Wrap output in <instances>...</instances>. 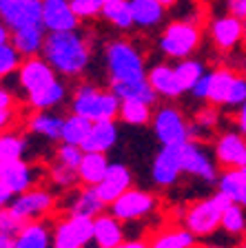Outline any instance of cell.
Segmentation results:
<instances>
[{
  "instance_id": "obj_1",
  "label": "cell",
  "mask_w": 246,
  "mask_h": 248,
  "mask_svg": "<svg viewBox=\"0 0 246 248\" xmlns=\"http://www.w3.org/2000/svg\"><path fill=\"white\" fill-rule=\"evenodd\" d=\"M40 56L56 69L60 78H80L91 64V40L80 29L47 33Z\"/></svg>"
},
{
  "instance_id": "obj_2",
  "label": "cell",
  "mask_w": 246,
  "mask_h": 248,
  "mask_svg": "<svg viewBox=\"0 0 246 248\" xmlns=\"http://www.w3.org/2000/svg\"><path fill=\"white\" fill-rule=\"evenodd\" d=\"M104 64L109 80H140L147 78L144 56L129 38H113L104 45Z\"/></svg>"
},
{
  "instance_id": "obj_3",
  "label": "cell",
  "mask_w": 246,
  "mask_h": 248,
  "mask_svg": "<svg viewBox=\"0 0 246 248\" xmlns=\"http://www.w3.org/2000/svg\"><path fill=\"white\" fill-rule=\"evenodd\" d=\"M71 111L89 118L91 122L115 120L120 111V98L109 89H100L89 80H82L71 93Z\"/></svg>"
},
{
  "instance_id": "obj_4",
  "label": "cell",
  "mask_w": 246,
  "mask_h": 248,
  "mask_svg": "<svg viewBox=\"0 0 246 248\" xmlns=\"http://www.w3.org/2000/svg\"><path fill=\"white\" fill-rule=\"evenodd\" d=\"M202 42V27L200 22L189 20V18H178V20L169 22L160 33L158 46L166 58L173 60H182V58H191Z\"/></svg>"
},
{
  "instance_id": "obj_5",
  "label": "cell",
  "mask_w": 246,
  "mask_h": 248,
  "mask_svg": "<svg viewBox=\"0 0 246 248\" xmlns=\"http://www.w3.org/2000/svg\"><path fill=\"white\" fill-rule=\"evenodd\" d=\"M231 204H233L231 197L220 191L202 202H195L184 213V226L193 232L195 237H209L220 228L222 211L226 206H231Z\"/></svg>"
},
{
  "instance_id": "obj_6",
  "label": "cell",
  "mask_w": 246,
  "mask_h": 248,
  "mask_svg": "<svg viewBox=\"0 0 246 248\" xmlns=\"http://www.w3.org/2000/svg\"><path fill=\"white\" fill-rule=\"evenodd\" d=\"M58 206V197L51 188L47 186H31L25 193L11 197L9 208L20 217L22 222H33V219H45L49 217Z\"/></svg>"
},
{
  "instance_id": "obj_7",
  "label": "cell",
  "mask_w": 246,
  "mask_h": 248,
  "mask_svg": "<svg viewBox=\"0 0 246 248\" xmlns=\"http://www.w3.org/2000/svg\"><path fill=\"white\" fill-rule=\"evenodd\" d=\"M93 244V219L65 213L51 226V248H82Z\"/></svg>"
},
{
  "instance_id": "obj_8",
  "label": "cell",
  "mask_w": 246,
  "mask_h": 248,
  "mask_svg": "<svg viewBox=\"0 0 246 248\" xmlns=\"http://www.w3.org/2000/svg\"><path fill=\"white\" fill-rule=\"evenodd\" d=\"M153 133L162 146H173V144H184L186 140H191V124L182 115V111L175 107H160L153 111Z\"/></svg>"
},
{
  "instance_id": "obj_9",
  "label": "cell",
  "mask_w": 246,
  "mask_h": 248,
  "mask_svg": "<svg viewBox=\"0 0 246 248\" xmlns=\"http://www.w3.org/2000/svg\"><path fill=\"white\" fill-rule=\"evenodd\" d=\"M158 206V197L149 191H142V188H127L118 200H113L109 204V213L113 217H118L120 222H138L142 217L151 215Z\"/></svg>"
},
{
  "instance_id": "obj_10",
  "label": "cell",
  "mask_w": 246,
  "mask_h": 248,
  "mask_svg": "<svg viewBox=\"0 0 246 248\" xmlns=\"http://www.w3.org/2000/svg\"><path fill=\"white\" fill-rule=\"evenodd\" d=\"M58 73L56 69L49 64L42 56H31V58H22L20 67L16 71V82L20 87V91L27 95L31 93H38L42 91L45 87H49L51 82L58 80Z\"/></svg>"
},
{
  "instance_id": "obj_11",
  "label": "cell",
  "mask_w": 246,
  "mask_h": 248,
  "mask_svg": "<svg viewBox=\"0 0 246 248\" xmlns=\"http://www.w3.org/2000/svg\"><path fill=\"white\" fill-rule=\"evenodd\" d=\"M42 175H45V170L40 166H36L33 162H29L27 157L0 162V184L5 186L11 195L25 193L27 188L40 184Z\"/></svg>"
},
{
  "instance_id": "obj_12",
  "label": "cell",
  "mask_w": 246,
  "mask_h": 248,
  "mask_svg": "<svg viewBox=\"0 0 246 248\" xmlns=\"http://www.w3.org/2000/svg\"><path fill=\"white\" fill-rule=\"evenodd\" d=\"M209 36L215 49L231 53L246 40V22L231 14L215 16L209 20Z\"/></svg>"
},
{
  "instance_id": "obj_13",
  "label": "cell",
  "mask_w": 246,
  "mask_h": 248,
  "mask_svg": "<svg viewBox=\"0 0 246 248\" xmlns=\"http://www.w3.org/2000/svg\"><path fill=\"white\" fill-rule=\"evenodd\" d=\"M180 160H182V173L186 175L200 177L206 184H215L217 182V166L213 164L211 155L202 149L200 142L186 140L184 144L180 146Z\"/></svg>"
},
{
  "instance_id": "obj_14",
  "label": "cell",
  "mask_w": 246,
  "mask_h": 248,
  "mask_svg": "<svg viewBox=\"0 0 246 248\" xmlns=\"http://www.w3.org/2000/svg\"><path fill=\"white\" fill-rule=\"evenodd\" d=\"M80 22L82 20L76 16L69 0H42L40 25L45 27L47 33L80 29Z\"/></svg>"
},
{
  "instance_id": "obj_15",
  "label": "cell",
  "mask_w": 246,
  "mask_h": 248,
  "mask_svg": "<svg viewBox=\"0 0 246 248\" xmlns=\"http://www.w3.org/2000/svg\"><path fill=\"white\" fill-rule=\"evenodd\" d=\"M42 0H0V20L9 29L40 25Z\"/></svg>"
},
{
  "instance_id": "obj_16",
  "label": "cell",
  "mask_w": 246,
  "mask_h": 248,
  "mask_svg": "<svg viewBox=\"0 0 246 248\" xmlns=\"http://www.w3.org/2000/svg\"><path fill=\"white\" fill-rule=\"evenodd\" d=\"M131 186H133V175H131V170L127 169V164H122V162H109L107 173H104V177L96 184V191H98V195H100V200L109 206L113 200H118Z\"/></svg>"
},
{
  "instance_id": "obj_17",
  "label": "cell",
  "mask_w": 246,
  "mask_h": 248,
  "mask_svg": "<svg viewBox=\"0 0 246 248\" xmlns=\"http://www.w3.org/2000/svg\"><path fill=\"white\" fill-rule=\"evenodd\" d=\"M180 146H162L153 157L151 166V177L158 186H173L178 177L182 175V160H180Z\"/></svg>"
},
{
  "instance_id": "obj_18",
  "label": "cell",
  "mask_w": 246,
  "mask_h": 248,
  "mask_svg": "<svg viewBox=\"0 0 246 248\" xmlns=\"http://www.w3.org/2000/svg\"><path fill=\"white\" fill-rule=\"evenodd\" d=\"M107 204L100 200L96 186H82L80 188H71L67 195V202H65V211L73 213V215H84V217H96L100 213H104Z\"/></svg>"
},
{
  "instance_id": "obj_19",
  "label": "cell",
  "mask_w": 246,
  "mask_h": 248,
  "mask_svg": "<svg viewBox=\"0 0 246 248\" xmlns=\"http://www.w3.org/2000/svg\"><path fill=\"white\" fill-rule=\"evenodd\" d=\"M147 80L153 87V91L158 93L160 98L166 100H178L182 93H186L180 84L178 76H175L173 64L169 62H160V64H153V67L147 71Z\"/></svg>"
},
{
  "instance_id": "obj_20",
  "label": "cell",
  "mask_w": 246,
  "mask_h": 248,
  "mask_svg": "<svg viewBox=\"0 0 246 248\" xmlns=\"http://www.w3.org/2000/svg\"><path fill=\"white\" fill-rule=\"evenodd\" d=\"M129 9L133 16V29L151 31L166 20V7L158 0H129Z\"/></svg>"
},
{
  "instance_id": "obj_21",
  "label": "cell",
  "mask_w": 246,
  "mask_h": 248,
  "mask_svg": "<svg viewBox=\"0 0 246 248\" xmlns=\"http://www.w3.org/2000/svg\"><path fill=\"white\" fill-rule=\"evenodd\" d=\"M124 242V222L111 213H100L93 217V244L100 248H115Z\"/></svg>"
},
{
  "instance_id": "obj_22",
  "label": "cell",
  "mask_w": 246,
  "mask_h": 248,
  "mask_svg": "<svg viewBox=\"0 0 246 248\" xmlns=\"http://www.w3.org/2000/svg\"><path fill=\"white\" fill-rule=\"evenodd\" d=\"M14 248H51V224L45 219L25 222L14 235Z\"/></svg>"
},
{
  "instance_id": "obj_23",
  "label": "cell",
  "mask_w": 246,
  "mask_h": 248,
  "mask_svg": "<svg viewBox=\"0 0 246 248\" xmlns=\"http://www.w3.org/2000/svg\"><path fill=\"white\" fill-rule=\"evenodd\" d=\"M62 120L65 115H58L53 111H31V115L25 122V129L31 135H38L47 142H60Z\"/></svg>"
},
{
  "instance_id": "obj_24",
  "label": "cell",
  "mask_w": 246,
  "mask_h": 248,
  "mask_svg": "<svg viewBox=\"0 0 246 248\" xmlns=\"http://www.w3.org/2000/svg\"><path fill=\"white\" fill-rule=\"evenodd\" d=\"M47 31L42 25H27V27H18L11 29V45L18 49L22 58H31V56H40L42 53V45H45Z\"/></svg>"
},
{
  "instance_id": "obj_25",
  "label": "cell",
  "mask_w": 246,
  "mask_h": 248,
  "mask_svg": "<svg viewBox=\"0 0 246 248\" xmlns=\"http://www.w3.org/2000/svg\"><path fill=\"white\" fill-rule=\"evenodd\" d=\"M107 89L113 95H118L120 100H142V102L151 104V107L160 98L147 78H140V80H109Z\"/></svg>"
},
{
  "instance_id": "obj_26",
  "label": "cell",
  "mask_w": 246,
  "mask_h": 248,
  "mask_svg": "<svg viewBox=\"0 0 246 248\" xmlns=\"http://www.w3.org/2000/svg\"><path fill=\"white\" fill-rule=\"evenodd\" d=\"M118 142V124L115 120H98L91 124L87 140L82 142V151H98V153H109Z\"/></svg>"
},
{
  "instance_id": "obj_27",
  "label": "cell",
  "mask_w": 246,
  "mask_h": 248,
  "mask_svg": "<svg viewBox=\"0 0 246 248\" xmlns=\"http://www.w3.org/2000/svg\"><path fill=\"white\" fill-rule=\"evenodd\" d=\"M67 98H69L67 82L62 78H58L56 82H51L49 87L42 89V91L27 95L25 100L31 111H53V108L62 107V104L67 102Z\"/></svg>"
},
{
  "instance_id": "obj_28",
  "label": "cell",
  "mask_w": 246,
  "mask_h": 248,
  "mask_svg": "<svg viewBox=\"0 0 246 248\" xmlns=\"http://www.w3.org/2000/svg\"><path fill=\"white\" fill-rule=\"evenodd\" d=\"M246 149V138L240 131H229V133H222L215 140V157L224 169H231V166H240L242 153Z\"/></svg>"
},
{
  "instance_id": "obj_29",
  "label": "cell",
  "mask_w": 246,
  "mask_h": 248,
  "mask_svg": "<svg viewBox=\"0 0 246 248\" xmlns=\"http://www.w3.org/2000/svg\"><path fill=\"white\" fill-rule=\"evenodd\" d=\"M109 169L107 153H98V151H84L82 160L78 164V180L82 186H96L104 177Z\"/></svg>"
},
{
  "instance_id": "obj_30",
  "label": "cell",
  "mask_w": 246,
  "mask_h": 248,
  "mask_svg": "<svg viewBox=\"0 0 246 248\" xmlns=\"http://www.w3.org/2000/svg\"><path fill=\"white\" fill-rule=\"evenodd\" d=\"M233 78H235V71L226 67H217L213 71H209V95H206V102L213 104V107H224L229 91H231Z\"/></svg>"
},
{
  "instance_id": "obj_31",
  "label": "cell",
  "mask_w": 246,
  "mask_h": 248,
  "mask_svg": "<svg viewBox=\"0 0 246 248\" xmlns=\"http://www.w3.org/2000/svg\"><path fill=\"white\" fill-rule=\"evenodd\" d=\"M29 153V140L25 133L14 129L0 131V162L20 160Z\"/></svg>"
},
{
  "instance_id": "obj_32",
  "label": "cell",
  "mask_w": 246,
  "mask_h": 248,
  "mask_svg": "<svg viewBox=\"0 0 246 248\" xmlns=\"http://www.w3.org/2000/svg\"><path fill=\"white\" fill-rule=\"evenodd\" d=\"M91 120L84 118V115L78 113H69L62 120V129H60V142H67V144H76L82 146V142L87 140L89 131H91Z\"/></svg>"
},
{
  "instance_id": "obj_33",
  "label": "cell",
  "mask_w": 246,
  "mask_h": 248,
  "mask_svg": "<svg viewBox=\"0 0 246 248\" xmlns=\"http://www.w3.org/2000/svg\"><path fill=\"white\" fill-rule=\"evenodd\" d=\"M100 18L109 27L120 31V33H129L133 29V16H131V9H129V0H124V2H107L102 7V11H100Z\"/></svg>"
},
{
  "instance_id": "obj_34",
  "label": "cell",
  "mask_w": 246,
  "mask_h": 248,
  "mask_svg": "<svg viewBox=\"0 0 246 248\" xmlns=\"http://www.w3.org/2000/svg\"><path fill=\"white\" fill-rule=\"evenodd\" d=\"M118 118L131 126H144L153 118V107L142 100H120Z\"/></svg>"
},
{
  "instance_id": "obj_35",
  "label": "cell",
  "mask_w": 246,
  "mask_h": 248,
  "mask_svg": "<svg viewBox=\"0 0 246 248\" xmlns=\"http://www.w3.org/2000/svg\"><path fill=\"white\" fill-rule=\"evenodd\" d=\"M195 235L189 228H171L158 232L149 242V248H195Z\"/></svg>"
},
{
  "instance_id": "obj_36",
  "label": "cell",
  "mask_w": 246,
  "mask_h": 248,
  "mask_svg": "<svg viewBox=\"0 0 246 248\" xmlns=\"http://www.w3.org/2000/svg\"><path fill=\"white\" fill-rule=\"evenodd\" d=\"M173 69H175V76H178V80L184 91H189L206 71L204 62L195 60V58H182V60H178V64H173Z\"/></svg>"
},
{
  "instance_id": "obj_37",
  "label": "cell",
  "mask_w": 246,
  "mask_h": 248,
  "mask_svg": "<svg viewBox=\"0 0 246 248\" xmlns=\"http://www.w3.org/2000/svg\"><path fill=\"white\" fill-rule=\"evenodd\" d=\"M47 177H49V182L53 184V188H60V191H71V188L80 186L78 170L71 169V166H67V164H60V162L49 166Z\"/></svg>"
},
{
  "instance_id": "obj_38",
  "label": "cell",
  "mask_w": 246,
  "mask_h": 248,
  "mask_svg": "<svg viewBox=\"0 0 246 248\" xmlns=\"http://www.w3.org/2000/svg\"><path fill=\"white\" fill-rule=\"evenodd\" d=\"M220 228H224L229 235H244L246 232V215H244V206L233 202L231 206H226L222 211V222Z\"/></svg>"
},
{
  "instance_id": "obj_39",
  "label": "cell",
  "mask_w": 246,
  "mask_h": 248,
  "mask_svg": "<svg viewBox=\"0 0 246 248\" xmlns=\"http://www.w3.org/2000/svg\"><path fill=\"white\" fill-rule=\"evenodd\" d=\"M217 191L229 195L233 202H240V193H242V169L240 166H231L224 169L217 175Z\"/></svg>"
},
{
  "instance_id": "obj_40",
  "label": "cell",
  "mask_w": 246,
  "mask_h": 248,
  "mask_svg": "<svg viewBox=\"0 0 246 248\" xmlns=\"http://www.w3.org/2000/svg\"><path fill=\"white\" fill-rule=\"evenodd\" d=\"M20 62H22V56L18 53V49L11 42H0V82L16 76Z\"/></svg>"
},
{
  "instance_id": "obj_41",
  "label": "cell",
  "mask_w": 246,
  "mask_h": 248,
  "mask_svg": "<svg viewBox=\"0 0 246 248\" xmlns=\"http://www.w3.org/2000/svg\"><path fill=\"white\" fill-rule=\"evenodd\" d=\"M82 153H84V151H82L80 146L60 142V146L56 149L53 157H56V162H60V164H67V166H71V169L78 170V164H80V160H82Z\"/></svg>"
},
{
  "instance_id": "obj_42",
  "label": "cell",
  "mask_w": 246,
  "mask_h": 248,
  "mask_svg": "<svg viewBox=\"0 0 246 248\" xmlns=\"http://www.w3.org/2000/svg\"><path fill=\"white\" fill-rule=\"evenodd\" d=\"M80 20H93L100 16L104 7V0H69Z\"/></svg>"
},
{
  "instance_id": "obj_43",
  "label": "cell",
  "mask_w": 246,
  "mask_h": 248,
  "mask_svg": "<svg viewBox=\"0 0 246 248\" xmlns=\"http://www.w3.org/2000/svg\"><path fill=\"white\" fill-rule=\"evenodd\" d=\"M242 102H246V78L244 76H237V73H235L233 84H231V91H229V98H226L224 107L237 108Z\"/></svg>"
},
{
  "instance_id": "obj_44",
  "label": "cell",
  "mask_w": 246,
  "mask_h": 248,
  "mask_svg": "<svg viewBox=\"0 0 246 248\" xmlns=\"http://www.w3.org/2000/svg\"><path fill=\"white\" fill-rule=\"evenodd\" d=\"M22 219L11 211L9 206L7 208H0V232H5V235H16V232L22 228Z\"/></svg>"
},
{
  "instance_id": "obj_45",
  "label": "cell",
  "mask_w": 246,
  "mask_h": 248,
  "mask_svg": "<svg viewBox=\"0 0 246 248\" xmlns=\"http://www.w3.org/2000/svg\"><path fill=\"white\" fill-rule=\"evenodd\" d=\"M217 122H220V111H217V107H213V104L204 107L195 115V126H197V129H215Z\"/></svg>"
},
{
  "instance_id": "obj_46",
  "label": "cell",
  "mask_w": 246,
  "mask_h": 248,
  "mask_svg": "<svg viewBox=\"0 0 246 248\" xmlns=\"http://www.w3.org/2000/svg\"><path fill=\"white\" fill-rule=\"evenodd\" d=\"M186 93H191L195 100H206V95H209V71H204V76H202Z\"/></svg>"
},
{
  "instance_id": "obj_47",
  "label": "cell",
  "mask_w": 246,
  "mask_h": 248,
  "mask_svg": "<svg viewBox=\"0 0 246 248\" xmlns=\"http://www.w3.org/2000/svg\"><path fill=\"white\" fill-rule=\"evenodd\" d=\"M16 120H18V111H16V107H5V108H0V131L14 129Z\"/></svg>"
},
{
  "instance_id": "obj_48",
  "label": "cell",
  "mask_w": 246,
  "mask_h": 248,
  "mask_svg": "<svg viewBox=\"0 0 246 248\" xmlns=\"http://www.w3.org/2000/svg\"><path fill=\"white\" fill-rule=\"evenodd\" d=\"M226 14L246 22V0H226Z\"/></svg>"
},
{
  "instance_id": "obj_49",
  "label": "cell",
  "mask_w": 246,
  "mask_h": 248,
  "mask_svg": "<svg viewBox=\"0 0 246 248\" xmlns=\"http://www.w3.org/2000/svg\"><path fill=\"white\" fill-rule=\"evenodd\" d=\"M5 107H16V95L9 87L0 84V108H5Z\"/></svg>"
},
{
  "instance_id": "obj_50",
  "label": "cell",
  "mask_w": 246,
  "mask_h": 248,
  "mask_svg": "<svg viewBox=\"0 0 246 248\" xmlns=\"http://www.w3.org/2000/svg\"><path fill=\"white\" fill-rule=\"evenodd\" d=\"M237 108H240V111H237V129H240V133L246 138V102H242Z\"/></svg>"
},
{
  "instance_id": "obj_51",
  "label": "cell",
  "mask_w": 246,
  "mask_h": 248,
  "mask_svg": "<svg viewBox=\"0 0 246 248\" xmlns=\"http://www.w3.org/2000/svg\"><path fill=\"white\" fill-rule=\"evenodd\" d=\"M115 248H149V242H144V239H131V242H127V239H124V242L118 244Z\"/></svg>"
},
{
  "instance_id": "obj_52",
  "label": "cell",
  "mask_w": 246,
  "mask_h": 248,
  "mask_svg": "<svg viewBox=\"0 0 246 248\" xmlns=\"http://www.w3.org/2000/svg\"><path fill=\"white\" fill-rule=\"evenodd\" d=\"M240 169H242V193H240V202L237 204H242L246 208V166H240Z\"/></svg>"
},
{
  "instance_id": "obj_53",
  "label": "cell",
  "mask_w": 246,
  "mask_h": 248,
  "mask_svg": "<svg viewBox=\"0 0 246 248\" xmlns=\"http://www.w3.org/2000/svg\"><path fill=\"white\" fill-rule=\"evenodd\" d=\"M11 197H14V195H11V193H9V191H7L5 186L0 184V208H7V206H9V202H11Z\"/></svg>"
},
{
  "instance_id": "obj_54",
  "label": "cell",
  "mask_w": 246,
  "mask_h": 248,
  "mask_svg": "<svg viewBox=\"0 0 246 248\" xmlns=\"http://www.w3.org/2000/svg\"><path fill=\"white\" fill-rule=\"evenodd\" d=\"M11 40V29L0 20V42H9Z\"/></svg>"
},
{
  "instance_id": "obj_55",
  "label": "cell",
  "mask_w": 246,
  "mask_h": 248,
  "mask_svg": "<svg viewBox=\"0 0 246 248\" xmlns=\"http://www.w3.org/2000/svg\"><path fill=\"white\" fill-rule=\"evenodd\" d=\"M0 248H14V235L0 232Z\"/></svg>"
},
{
  "instance_id": "obj_56",
  "label": "cell",
  "mask_w": 246,
  "mask_h": 248,
  "mask_svg": "<svg viewBox=\"0 0 246 248\" xmlns=\"http://www.w3.org/2000/svg\"><path fill=\"white\" fill-rule=\"evenodd\" d=\"M158 2H160V5H164L166 9H169V7H173L175 2H178V0H158Z\"/></svg>"
},
{
  "instance_id": "obj_57",
  "label": "cell",
  "mask_w": 246,
  "mask_h": 248,
  "mask_svg": "<svg viewBox=\"0 0 246 248\" xmlns=\"http://www.w3.org/2000/svg\"><path fill=\"white\" fill-rule=\"evenodd\" d=\"M240 166H246V149H244V153H242V160H240Z\"/></svg>"
},
{
  "instance_id": "obj_58",
  "label": "cell",
  "mask_w": 246,
  "mask_h": 248,
  "mask_svg": "<svg viewBox=\"0 0 246 248\" xmlns=\"http://www.w3.org/2000/svg\"><path fill=\"white\" fill-rule=\"evenodd\" d=\"M82 248H100V246H96V244H87V246H82Z\"/></svg>"
},
{
  "instance_id": "obj_59",
  "label": "cell",
  "mask_w": 246,
  "mask_h": 248,
  "mask_svg": "<svg viewBox=\"0 0 246 248\" xmlns=\"http://www.w3.org/2000/svg\"><path fill=\"white\" fill-rule=\"evenodd\" d=\"M107 2H124V0H104V5H107Z\"/></svg>"
},
{
  "instance_id": "obj_60",
  "label": "cell",
  "mask_w": 246,
  "mask_h": 248,
  "mask_svg": "<svg viewBox=\"0 0 246 248\" xmlns=\"http://www.w3.org/2000/svg\"><path fill=\"white\" fill-rule=\"evenodd\" d=\"M202 248H226V246H202Z\"/></svg>"
},
{
  "instance_id": "obj_61",
  "label": "cell",
  "mask_w": 246,
  "mask_h": 248,
  "mask_svg": "<svg viewBox=\"0 0 246 248\" xmlns=\"http://www.w3.org/2000/svg\"><path fill=\"white\" fill-rule=\"evenodd\" d=\"M240 248H246V242H244V244H242V246H240Z\"/></svg>"
}]
</instances>
